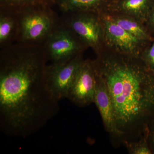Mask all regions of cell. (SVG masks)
Wrapping results in <instances>:
<instances>
[{
    "mask_svg": "<svg viewBox=\"0 0 154 154\" xmlns=\"http://www.w3.org/2000/svg\"><path fill=\"white\" fill-rule=\"evenodd\" d=\"M18 28L17 14L0 10V48L17 42Z\"/></svg>",
    "mask_w": 154,
    "mask_h": 154,
    "instance_id": "13",
    "label": "cell"
},
{
    "mask_svg": "<svg viewBox=\"0 0 154 154\" xmlns=\"http://www.w3.org/2000/svg\"><path fill=\"white\" fill-rule=\"evenodd\" d=\"M48 60L42 45L16 42L0 51V129L25 138L57 114L59 102L45 79Z\"/></svg>",
    "mask_w": 154,
    "mask_h": 154,
    "instance_id": "1",
    "label": "cell"
},
{
    "mask_svg": "<svg viewBox=\"0 0 154 154\" xmlns=\"http://www.w3.org/2000/svg\"><path fill=\"white\" fill-rule=\"evenodd\" d=\"M113 2H115V1H116V0H113Z\"/></svg>",
    "mask_w": 154,
    "mask_h": 154,
    "instance_id": "19",
    "label": "cell"
},
{
    "mask_svg": "<svg viewBox=\"0 0 154 154\" xmlns=\"http://www.w3.org/2000/svg\"><path fill=\"white\" fill-rule=\"evenodd\" d=\"M96 74L93 60H84L69 92L67 99L79 107L94 103Z\"/></svg>",
    "mask_w": 154,
    "mask_h": 154,
    "instance_id": "8",
    "label": "cell"
},
{
    "mask_svg": "<svg viewBox=\"0 0 154 154\" xmlns=\"http://www.w3.org/2000/svg\"><path fill=\"white\" fill-rule=\"evenodd\" d=\"M148 139L152 154H154V120L149 125Z\"/></svg>",
    "mask_w": 154,
    "mask_h": 154,
    "instance_id": "18",
    "label": "cell"
},
{
    "mask_svg": "<svg viewBox=\"0 0 154 154\" xmlns=\"http://www.w3.org/2000/svg\"><path fill=\"white\" fill-rule=\"evenodd\" d=\"M148 129L137 140L123 142L128 152L131 154H152L148 142Z\"/></svg>",
    "mask_w": 154,
    "mask_h": 154,
    "instance_id": "15",
    "label": "cell"
},
{
    "mask_svg": "<svg viewBox=\"0 0 154 154\" xmlns=\"http://www.w3.org/2000/svg\"><path fill=\"white\" fill-rule=\"evenodd\" d=\"M104 30L105 47L123 54L140 57L144 50L151 43L141 40L124 30L106 14H100Z\"/></svg>",
    "mask_w": 154,
    "mask_h": 154,
    "instance_id": "7",
    "label": "cell"
},
{
    "mask_svg": "<svg viewBox=\"0 0 154 154\" xmlns=\"http://www.w3.org/2000/svg\"><path fill=\"white\" fill-rule=\"evenodd\" d=\"M63 14L78 12L108 13L113 0H54Z\"/></svg>",
    "mask_w": 154,
    "mask_h": 154,
    "instance_id": "11",
    "label": "cell"
},
{
    "mask_svg": "<svg viewBox=\"0 0 154 154\" xmlns=\"http://www.w3.org/2000/svg\"><path fill=\"white\" fill-rule=\"evenodd\" d=\"M154 2V0H116L107 13L127 15L145 24Z\"/></svg>",
    "mask_w": 154,
    "mask_h": 154,
    "instance_id": "10",
    "label": "cell"
},
{
    "mask_svg": "<svg viewBox=\"0 0 154 154\" xmlns=\"http://www.w3.org/2000/svg\"><path fill=\"white\" fill-rule=\"evenodd\" d=\"M96 85L94 103L99 110L105 129L110 134L112 138H114L117 144L120 143V135L116 123L111 98L104 81L96 72Z\"/></svg>",
    "mask_w": 154,
    "mask_h": 154,
    "instance_id": "9",
    "label": "cell"
},
{
    "mask_svg": "<svg viewBox=\"0 0 154 154\" xmlns=\"http://www.w3.org/2000/svg\"><path fill=\"white\" fill-rule=\"evenodd\" d=\"M93 61L110 94L120 143L137 140L154 120V73L140 57L106 47Z\"/></svg>",
    "mask_w": 154,
    "mask_h": 154,
    "instance_id": "2",
    "label": "cell"
},
{
    "mask_svg": "<svg viewBox=\"0 0 154 154\" xmlns=\"http://www.w3.org/2000/svg\"><path fill=\"white\" fill-rule=\"evenodd\" d=\"M140 57L147 68L154 73V39L144 50Z\"/></svg>",
    "mask_w": 154,
    "mask_h": 154,
    "instance_id": "16",
    "label": "cell"
},
{
    "mask_svg": "<svg viewBox=\"0 0 154 154\" xmlns=\"http://www.w3.org/2000/svg\"><path fill=\"white\" fill-rule=\"evenodd\" d=\"M113 22L137 38L149 42L154 40L145 24L133 17L119 13H105Z\"/></svg>",
    "mask_w": 154,
    "mask_h": 154,
    "instance_id": "12",
    "label": "cell"
},
{
    "mask_svg": "<svg viewBox=\"0 0 154 154\" xmlns=\"http://www.w3.org/2000/svg\"><path fill=\"white\" fill-rule=\"evenodd\" d=\"M18 21L17 42L43 45L60 22L48 5L33 6L16 13Z\"/></svg>",
    "mask_w": 154,
    "mask_h": 154,
    "instance_id": "3",
    "label": "cell"
},
{
    "mask_svg": "<svg viewBox=\"0 0 154 154\" xmlns=\"http://www.w3.org/2000/svg\"><path fill=\"white\" fill-rule=\"evenodd\" d=\"M43 46L51 63L66 61L83 54L88 48L60 18V22L50 34Z\"/></svg>",
    "mask_w": 154,
    "mask_h": 154,
    "instance_id": "5",
    "label": "cell"
},
{
    "mask_svg": "<svg viewBox=\"0 0 154 154\" xmlns=\"http://www.w3.org/2000/svg\"><path fill=\"white\" fill-rule=\"evenodd\" d=\"M60 18L96 54L104 49L105 37L100 14L94 12H74L63 14Z\"/></svg>",
    "mask_w": 154,
    "mask_h": 154,
    "instance_id": "4",
    "label": "cell"
},
{
    "mask_svg": "<svg viewBox=\"0 0 154 154\" xmlns=\"http://www.w3.org/2000/svg\"><path fill=\"white\" fill-rule=\"evenodd\" d=\"M149 33L154 39V2L145 24Z\"/></svg>",
    "mask_w": 154,
    "mask_h": 154,
    "instance_id": "17",
    "label": "cell"
},
{
    "mask_svg": "<svg viewBox=\"0 0 154 154\" xmlns=\"http://www.w3.org/2000/svg\"><path fill=\"white\" fill-rule=\"evenodd\" d=\"M83 54L63 62L47 65L45 79L53 96L59 102L67 98L77 72L84 61Z\"/></svg>",
    "mask_w": 154,
    "mask_h": 154,
    "instance_id": "6",
    "label": "cell"
},
{
    "mask_svg": "<svg viewBox=\"0 0 154 154\" xmlns=\"http://www.w3.org/2000/svg\"><path fill=\"white\" fill-rule=\"evenodd\" d=\"M51 0H0L1 10L17 13L33 6L48 5Z\"/></svg>",
    "mask_w": 154,
    "mask_h": 154,
    "instance_id": "14",
    "label": "cell"
}]
</instances>
